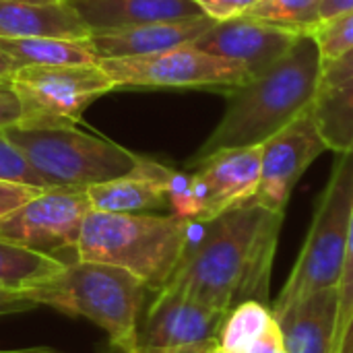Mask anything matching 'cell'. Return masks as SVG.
<instances>
[{"instance_id": "2", "label": "cell", "mask_w": 353, "mask_h": 353, "mask_svg": "<svg viewBox=\"0 0 353 353\" xmlns=\"http://www.w3.org/2000/svg\"><path fill=\"white\" fill-rule=\"evenodd\" d=\"M323 56L312 33H302L290 52L263 74L228 91L223 118L199 157L221 149L256 147L308 112L321 91Z\"/></svg>"}, {"instance_id": "23", "label": "cell", "mask_w": 353, "mask_h": 353, "mask_svg": "<svg viewBox=\"0 0 353 353\" xmlns=\"http://www.w3.org/2000/svg\"><path fill=\"white\" fill-rule=\"evenodd\" d=\"M323 0H261L244 17L308 33L319 23Z\"/></svg>"}, {"instance_id": "38", "label": "cell", "mask_w": 353, "mask_h": 353, "mask_svg": "<svg viewBox=\"0 0 353 353\" xmlns=\"http://www.w3.org/2000/svg\"><path fill=\"white\" fill-rule=\"evenodd\" d=\"M0 2H33V4H50V2H60V0H0Z\"/></svg>"}, {"instance_id": "20", "label": "cell", "mask_w": 353, "mask_h": 353, "mask_svg": "<svg viewBox=\"0 0 353 353\" xmlns=\"http://www.w3.org/2000/svg\"><path fill=\"white\" fill-rule=\"evenodd\" d=\"M312 114L333 153H353V74L319 91Z\"/></svg>"}, {"instance_id": "14", "label": "cell", "mask_w": 353, "mask_h": 353, "mask_svg": "<svg viewBox=\"0 0 353 353\" xmlns=\"http://www.w3.org/2000/svg\"><path fill=\"white\" fill-rule=\"evenodd\" d=\"M178 172L141 157L139 165L116 180L87 188L91 209L105 213H147L170 207V192Z\"/></svg>"}, {"instance_id": "36", "label": "cell", "mask_w": 353, "mask_h": 353, "mask_svg": "<svg viewBox=\"0 0 353 353\" xmlns=\"http://www.w3.org/2000/svg\"><path fill=\"white\" fill-rule=\"evenodd\" d=\"M337 353H353V323L352 327L347 329L345 339H343V343H341V347H339V352Z\"/></svg>"}, {"instance_id": "29", "label": "cell", "mask_w": 353, "mask_h": 353, "mask_svg": "<svg viewBox=\"0 0 353 353\" xmlns=\"http://www.w3.org/2000/svg\"><path fill=\"white\" fill-rule=\"evenodd\" d=\"M37 308L31 296L25 290H4L0 288V316H10Z\"/></svg>"}, {"instance_id": "40", "label": "cell", "mask_w": 353, "mask_h": 353, "mask_svg": "<svg viewBox=\"0 0 353 353\" xmlns=\"http://www.w3.org/2000/svg\"><path fill=\"white\" fill-rule=\"evenodd\" d=\"M281 353H285V352H281Z\"/></svg>"}, {"instance_id": "8", "label": "cell", "mask_w": 353, "mask_h": 353, "mask_svg": "<svg viewBox=\"0 0 353 353\" xmlns=\"http://www.w3.org/2000/svg\"><path fill=\"white\" fill-rule=\"evenodd\" d=\"M8 83L21 105V128H70L99 95L116 89L97 62L23 66Z\"/></svg>"}, {"instance_id": "22", "label": "cell", "mask_w": 353, "mask_h": 353, "mask_svg": "<svg viewBox=\"0 0 353 353\" xmlns=\"http://www.w3.org/2000/svg\"><path fill=\"white\" fill-rule=\"evenodd\" d=\"M273 321L275 316L269 304H261L254 300L242 302L225 314L217 335V343L228 353H248Z\"/></svg>"}, {"instance_id": "21", "label": "cell", "mask_w": 353, "mask_h": 353, "mask_svg": "<svg viewBox=\"0 0 353 353\" xmlns=\"http://www.w3.org/2000/svg\"><path fill=\"white\" fill-rule=\"evenodd\" d=\"M64 263L54 256L0 240V288L29 290L60 273Z\"/></svg>"}, {"instance_id": "31", "label": "cell", "mask_w": 353, "mask_h": 353, "mask_svg": "<svg viewBox=\"0 0 353 353\" xmlns=\"http://www.w3.org/2000/svg\"><path fill=\"white\" fill-rule=\"evenodd\" d=\"M353 74V50H350L345 56L329 62L327 66H323V83H321V89L325 87H333L345 79H350Z\"/></svg>"}, {"instance_id": "17", "label": "cell", "mask_w": 353, "mask_h": 353, "mask_svg": "<svg viewBox=\"0 0 353 353\" xmlns=\"http://www.w3.org/2000/svg\"><path fill=\"white\" fill-rule=\"evenodd\" d=\"M89 27L105 33L149 23L205 17L194 0H64Z\"/></svg>"}, {"instance_id": "6", "label": "cell", "mask_w": 353, "mask_h": 353, "mask_svg": "<svg viewBox=\"0 0 353 353\" xmlns=\"http://www.w3.org/2000/svg\"><path fill=\"white\" fill-rule=\"evenodd\" d=\"M335 155L333 172L321 194L306 242L283 290L271 306L273 314L304 296L339 285L353 209V153Z\"/></svg>"}, {"instance_id": "39", "label": "cell", "mask_w": 353, "mask_h": 353, "mask_svg": "<svg viewBox=\"0 0 353 353\" xmlns=\"http://www.w3.org/2000/svg\"><path fill=\"white\" fill-rule=\"evenodd\" d=\"M207 353H228V352H225V350H223V347H221V345H219V343L215 341V343H213V345H211V347L207 350Z\"/></svg>"}, {"instance_id": "1", "label": "cell", "mask_w": 353, "mask_h": 353, "mask_svg": "<svg viewBox=\"0 0 353 353\" xmlns=\"http://www.w3.org/2000/svg\"><path fill=\"white\" fill-rule=\"evenodd\" d=\"M285 213L246 203L201 223L203 232L188 248L163 288L230 312L242 302L269 304L277 240Z\"/></svg>"}, {"instance_id": "28", "label": "cell", "mask_w": 353, "mask_h": 353, "mask_svg": "<svg viewBox=\"0 0 353 353\" xmlns=\"http://www.w3.org/2000/svg\"><path fill=\"white\" fill-rule=\"evenodd\" d=\"M194 2L201 6V10L207 17L221 23V21L244 17L261 0H194Z\"/></svg>"}, {"instance_id": "15", "label": "cell", "mask_w": 353, "mask_h": 353, "mask_svg": "<svg viewBox=\"0 0 353 353\" xmlns=\"http://www.w3.org/2000/svg\"><path fill=\"white\" fill-rule=\"evenodd\" d=\"M217 21L211 17H196L184 21H165L149 23L128 29H116L105 33H91L87 39L97 56L105 58H128V56H147L157 52H168L176 48L190 46L201 35H205Z\"/></svg>"}, {"instance_id": "4", "label": "cell", "mask_w": 353, "mask_h": 353, "mask_svg": "<svg viewBox=\"0 0 353 353\" xmlns=\"http://www.w3.org/2000/svg\"><path fill=\"white\" fill-rule=\"evenodd\" d=\"M37 306L83 316L103 329L120 353L137 347V329L149 285L137 275L105 263L72 261L52 279L25 290Z\"/></svg>"}, {"instance_id": "11", "label": "cell", "mask_w": 353, "mask_h": 353, "mask_svg": "<svg viewBox=\"0 0 353 353\" xmlns=\"http://www.w3.org/2000/svg\"><path fill=\"white\" fill-rule=\"evenodd\" d=\"M325 151L329 147L310 108L261 145V182L254 203L285 213L296 184Z\"/></svg>"}, {"instance_id": "24", "label": "cell", "mask_w": 353, "mask_h": 353, "mask_svg": "<svg viewBox=\"0 0 353 353\" xmlns=\"http://www.w3.org/2000/svg\"><path fill=\"white\" fill-rule=\"evenodd\" d=\"M308 33H312V37L316 39L323 56V66H327L329 62L353 50V10L316 23Z\"/></svg>"}, {"instance_id": "37", "label": "cell", "mask_w": 353, "mask_h": 353, "mask_svg": "<svg viewBox=\"0 0 353 353\" xmlns=\"http://www.w3.org/2000/svg\"><path fill=\"white\" fill-rule=\"evenodd\" d=\"M0 353H54L50 347H25V350H0Z\"/></svg>"}, {"instance_id": "13", "label": "cell", "mask_w": 353, "mask_h": 353, "mask_svg": "<svg viewBox=\"0 0 353 353\" xmlns=\"http://www.w3.org/2000/svg\"><path fill=\"white\" fill-rule=\"evenodd\" d=\"M300 31L269 25L250 17L215 23L190 46L242 64L252 79L277 64L300 37Z\"/></svg>"}, {"instance_id": "25", "label": "cell", "mask_w": 353, "mask_h": 353, "mask_svg": "<svg viewBox=\"0 0 353 353\" xmlns=\"http://www.w3.org/2000/svg\"><path fill=\"white\" fill-rule=\"evenodd\" d=\"M0 180L29 184L35 188H48L41 176L23 155V151L4 134V128H0Z\"/></svg>"}, {"instance_id": "12", "label": "cell", "mask_w": 353, "mask_h": 353, "mask_svg": "<svg viewBox=\"0 0 353 353\" xmlns=\"http://www.w3.org/2000/svg\"><path fill=\"white\" fill-rule=\"evenodd\" d=\"M225 312L213 310L186 294L161 288L139 321L137 345L182 347L217 341Z\"/></svg>"}, {"instance_id": "5", "label": "cell", "mask_w": 353, "mask_h": 353, "mask_svg": "<svg viewBox=\"0 0 353 353\" xmlns=\"http://www.w3.org/2000/svg\"><path fill=\"white\" fill-rule=\"evenodd\" d=\"M4 134L23 151L48 188H77L103 184L132 172L141 157L128 149L70 128L6 126Z\"/></svg>"}, {"instance_id": "18", "label": "cell", "mask_w": 353, "mask_h": 353, "mask_svg": "<svg viewBox=\"0 0 353 353\" xmlns=\"http://www.w3.org/2000/svg\"><path fill=\"white\" fill-rule=\"evenodd\" d=\"M91 35L83 19L64 2H0V37H60L87 39Z\"/></svg>"}, {"instance_id": "34", "label": "cell", "mask_w": 353, "mask_h": 353, "mask_svg": "<svg viewBox=\"0 0 353 353\" xmlns=\"http://www.w3.org/2000/svg\"><path fill=\"white\" fill-rule=\"evenodd\" d=\"M213 343H215V341L194 343V345H182V347H143V345H137L132 352L128 353H207V350H209Z\"/></svg>"}, {"instance_id": "26", "label": "cell", "mask_w": 353, "mask_h": 353, "mask_svg": "<svg viewBox=\"0 0 353 353\" xmlns=\"http://www.w3.org/2000/svg\"><path fill=\"white\" fill-rule=\"evenodd\" d=\"M339 316H337V339H335V353L339 352L347 329L353 323V209L350 217V232H347V244H345V256L339 277Z\"/></svg>"}, {"instance_id": "33", "label": "cell", "mask_w": 353, "mask_h": 353, "mask_svg": "<svg viewBox=\"0 0 353 353\" xmlns=\"http://www.w3.org/2000/svg\"><path fill=\"white\" fill-rule=\"evenodd\" d=\"M353 10V0H323L321 10H319V23L335 19L343 12Z\"/></svg>"}, {"instance_id": "10", "label": "cell", "mask_w": 353, "mask_h": 353, "mask_svg": "<svg viewBox=\"0 0 353 353\" xmlns=\"http://www.w3.org/2000/svg\"><path fill=\"white\" fill-rule=\"evenodd\" d=\"M89 211L87 190L46 188L27 205L0 219V240L60 261V254L66 250L77 254V242Z\"/></svg>"}, {"instance_id": "35", "label": "cell", "mask_w": 353, "mask_h": 353, "mask_svg": "<svg viewBox=\"0 0 353 353\" xmlns=\"http://www.w3.org/2000/svg\"><path fill=\"white\" fill-rule=\"evenodd\" d=\"M17 68H19V66H17V62H14L8 54H4V52L0 50V81L8 79Z\"/></svg>"}, {"instance_id": "3", "label": "cell", "mask_w": 353, "mask_h": 353, "mask_svg": "<svg viewBox=\"0 0 353 353\" xmlns=\"http://www.w3.org/2000/svg\"><path fill=\"white\" fill-rule=\"evenodd\" d=\"M194 223L174 213H105L91 209L77 242L79 261L120 267L159 292L178 269Z\"/></svg>"}, {"instance_id": "30", "label": "cell", "mask_w": 353, "mask_h": 353, "mask_svg": "<svg viewBox=\"0 0 353 353\" xmlns=\"http://www.w3.org/2000/svg\"><path fill=\"white\" fill-rule=\"evenodd\" d=\"M21 118V105L19 99L8 83V79L0 81V128L17 124Z\"/></svg>"}, {"instance_id": "7", "label": "cell", "mask_w": 353, "mask_h": 353, "mask_svg": "<svg viewBox=\"0 0 353 353\" xmlns=\"http://www.w3.org/2000/svg\"><path fill=\"white\" fill-rule=\"evenodd\" d=\"M192 174H176L170 209L192 223H205L252 203L261 182V145L221 149L194 159Z\"/></svg>"}, {"instance_id": "32", "label": "cell", "mask_w": 353, "mask_h": 353, "mask_svg": "<svg viewBox=\"0 0 353 353\" xmlns=\"http://www.w3.org/2000/svg\"><path fill=\"white\" fill-rule=\"evenodd\" d=\"M283 352V339L281 331L277 327V321L269 325V329L254 341V345L248 350V353H281Z\"/></svg>"}, {"instance_id": "19", "label": "cell", "mask_w": 353, "mask_h": 353, "mask_svg": "<svg viewBox=\"0 0 353 353\" xmlns=\"http://www.w3.org/2000/svg\"><path fill=\"white\" fill-rule=\"evenodd\" d=\"M0 50L8 54L19 68L23 66H72L95 64L97 56L89 39L60 37H0Z\"/></svg>"}, {"instance_id": "16", "label": "cell", "mask_w": 353, "mask_h": 353, "mask_svg": "<svg viewBox=\"0 0 353 353\" xmlns=\"http://www.w3.org/2000/svg\"><path fill=\"white\" fill-rule=\"evenodd\" d=\"M285 353H335L339 292L321 290L273 314Z\"/></svg>"}, {"instance_id": "27", "label": "cell", "mask_w": 353, "mask_h": 353, "mask_svg": "<svg viewBox=\"0 0 353 353\" xmlns=\"http://www.w3.org/2000/svg\"><path fill=\"white\" fill-rule=\"evenodd\" d=\"M43 190L46 188H35V186H29V184L0 180V219L14 213L17 209L27 205L31 199H35Z\"/></svg>"}, {"instance_id": "9", "label": "cell", "mask_w": 353, "mask_h": 353, "mask_svg": "<svg viewBox=\"0 0 353 353\" xmlns=\"http://www.w3.org/2000/svg\"><path fill=\"white\" fill-rule=\"evenodd\" d=\"M114 87H172V89H219L232 91L252 74L238 62L207 54L192 46L128 58L97 60Z\"/></svg>"}]
</instances>
